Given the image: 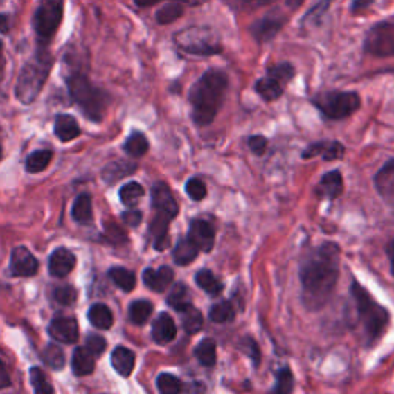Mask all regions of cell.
Listing matches in <instances>:
<instances>
[{
	"instance_id": "6da1fadb",
	"label": "cell",
	"mask_w": 394,
	"mask_h": 394,
	"mask_svg": "<svg viewBox=\"0 0 394 394\" xmlns=\"http://www.w3.org/2000/svg\"><path fill=\"white\" fill-rule=\"evenodd\" d=\"M341 269V248L325 242L310 251L301 265L302 302L310 311L322 310L331 299Z\"/></svg>"
},
{
	"instance_id": "7a4b0ae2",
	"label": "cell",
	"mask_w": 394,
	"mask_h": 394,
	"mask_svg": "<svg viewBox=\"0 0 394 394\" xmlns=\"http://www.w3.org/2000/svg\"><path fill=\"white\" fill-rule=\"evenodd\" d=\"M228 75L222 70L205 71L200 79L191 87L190 103L192 108L191 117L197 127H206L216 119L220 107L228 91Z\"/></svg>"
},
{
	"instance_id": "3957f363",
	"label": "cell",
	"mask_w": 394,
	"mask_h": 394,
	"mask_svg": "<svg viewBox=\"0 0 394 394\" xmlns=\"http://www.w3.org/2000/svg\"><path fill=\"white\" fill-rule=\"evenodd\" d=\"M350 292L356 302L357 317L364 331V342L366 347H373L384 337L386 328L390 327V313L373 299L371 294L356 279L352 280Z\"/></svg>"
},
{
	"instance_id": "277c9868",
	"label": "cell",
	"mask_w": 394,
	"mask_h": 394,
	"mask_svg": "<svg viewBox=\"0 0 394 394\" xmlns=\"http://www.w3.org/2000/svg\"><path fill=\"white\" fill-rule=\"evenodd\" d=\"M53 66V56L48 51V48L37 46V51L34 56L26 62L22 70H20L16 96L22 103H33L42 91L45 82L50 75Z\"/></svg>"
},
{
	"instance_id": "5b68a950",
	"label": "cell",
	"mask_w": 394,
	"mask_h": 394,
	"mask_svg": "<svg viewBox=\"0 0 394 394\" xmlns=\"http://www.w3.org/2000/svg\"><path fill=\"white\" fill-rule=\"evenodd\" d=\"M68 91L82 111L93 122H100L109 102L108 94L103 89L94 87L84 73H71L66 78Z\"/></svg>"
},
{
	"instance_id": "8992f818",
	"label": "cell",
	"mask_w": 394,
	"mask_h": 394,
	"mask_svg": "<svg viewBox=\"0 0 394 394\" xmlns=\"http://www.w3.org/2000/svg\"><path fill=\"white\" fill-rule=\"evenodd\" d=\"M176 45L192 56H214L222 51L219 34L210 26H190L174 36Z\"/></svg>"
},
{
	"instance_id": "52a82bcc",
	"label": "cell",
	"mask_w": 394,
	"mask_h": 394,
	"mask_svg": "<svg viewBox=\"0 0 394 394\" xmlns=\"http://www.w3.org/2000/svg\"><path fill=\"white\" fill-rule=\"evenodd\" d=\"M64 20V0H42L34 11L33 28L37 46L48 48Z\"/></svg>"
},
{
	"instance_id": "ba28073f",
	"label": "cell",
	"mask_w": 394,
	"mask_h": 394,
	"mask_svg": "<svg viewBox=\"0 0 394 394\" xmlns=\"http://www.w3.org/2000/svg\"><path fill=\"white\" fill-rule=\"evenodd\" d=\"M311 103L330 120H342L355 114L361 107V98L355 91H327L314 96Z\"/></svg>"
},
{
	"instance_id": "9c48e42d",
	"label": "cell",
	"mask_w": 394,
	"mask_h": 394,
	"mask_svg": "<svg viewBox=\"0 0 394 394\" xmlns=\"http://www.w3.org/2000/svg\"><path fill=\"white\" fill-rule=\"evenodd\" d=\"M365 51L376 57H394V24L380 22L366 33Z\"/></svg>"
},
{
	"instance_id": "30bf717a",
	"label": "cell",
	"mask_w": 394,
	"mask_h": 394,
	"mask_svg": "<svg viewBox=\"0 0 394 394\" xmlns=\"http://www.w3.org/2000/svg\"><path fill=\"white\" fill-rule=\"evenodd\" d=\"M287 22V16L282 15L280 11H269L268 15H265L262 19H259L258 22H254L251 25V34L253 37L258 40V42L264 44L269 42V40L276 37L282 26Z\"/></svg>"
},
{
	"instance_id": "8fae6325",
	"label": "cell",
	"mask_w": 394,
	"mask_h": 394,
	"mask_svg": "<svg viewBox=\"0 0 394 394\" xmlns=\"http://www.w3.org/2000/svg\"><path fill=\"white\" fill-rule=\"evenodd\" d=\"M11 274L16 278H31L37 273L39 262L26 247H16L11 253Z\"/></svg>"
},
{
	"instance_id": "7c38bea8",
	"label": "cell",
	"mask_w": 394,
	"mask_h": 394,
	"mask_svg": "<svg viewBox=\"0 0 394 394\" xmlns=\"http://www.w3.org/2000/svg\"><path fill=\"white\" fill-rule=\"evenodd\" d=\"M188 238L195 242L199 251L210 253L216 244V231L210 222L204 219H195L190 225Z\"/></svg>"
},
{
	"instance_id": "4fadbf2b",
	"label": "cell",
	"mask_w": 394,
	"mask_h": 394,
	"mask_svg": "<svg viewBox=\"0 0 394 394\" xmlns=\"http://www.w3.org/2000/svg\"><path fill=\"white\" fill-rule=\"evenodd\" d=\"M54 341L62 343H75L79 339V325L74 317H56L48 327Z\"/></svg>"
},
{
	"instance_id": "5bb4252c",
	"label": "cell",
	"mask_w": 394,
	"mask_h": 394,
	"mask_svg": "<svg viewBox=\"0 0 394 394\" xmlns=\"http://www.w3.org/2000/svg\"><path fill=\"white\" fill-rule=\"evenodd\" d=\"M151 204L153 208L159 213H165L174 219L179 214V205L174 196L170 190V186L163 182H157L151 190Z\"/></svg>"
},
{
	"instance_id": "9a60e30c",
	"label": "cell",
	"mask_w": 394,
	"mask_h": 394,
	"mask_svg": "<svg viewBox=\"0 0 394 394\" xmlns=\"http://www.w3.org/2000/svg\"><path fill=\"white\" fill-rule=\"evenodd\" d=\"M75 267V256L66 248L54 250L48 260V269L54 278H65Z\"/></svg>"
},
{
	"instance_id": "2e32d148",
	"label": "cell",
	"mask_w": 394,
	"mask_h": 394,
	"mask_svg": "<svg viewBox=\"0 0 394 394\" xmlns=\"http://www.w3.org/2000/svg\"><path fill=\"white\" fill-rule=\"evenodd\" d=\"M342 191H343V177L342 172L339 170L328 171L327 174L321 179V182L317 183L314 190L317 197L330 199V200L337 199L342 195Z\"/></svg>"
},
{
	"instance_id": "e0dca14e",
	"label": "cell",
	"mask_w": 394,
	"mask_h": 394,
	"mask_svg": "<svg viewBox=\"0 0 394 394\" xmlns=\"http://www.w3.org/2000/svg\"><path fill=\"white\" fill-rule=\"evenodd\" d=\"M376 190L386 204L394 206V159L386 162L375 177Z\"/></svg>"
},
{
	"instance_id": "ac0fdd59",
	"label": "cell",
	"mask_w": 394,
	"mask_h": 394,
	"mask_svg": "<svg viewBox=\"0 0 394 394\" xmlns=\"http://www.w3.org/2000/svg\"><path fill=\"white\" fill-rule=\"evenodd\" d=\"M142 278L145 285L150 289H153L156 293H163L174 280V271L170 267H161L159 269L147 268Z\"/></svg>"
},
{
	"instance_id": "d6986e66",
	"label": "cell",
	"mask_w": 394,
	"mask_h": 394,
	"mask_svg": "<svg viewBox=\"0 0 394 394\" xmlns=\"http://www.w3.org/2000/svg\"><path fill=\"white\" fill-rule=\"evenodd\" d=\"M153 339L159 345L170 343L177 336V327L168 313H161L153 322Z\"/></svg>"
},
{
	"instance_id": "ffe728a7",
	"label": "cell",
	"mask_w": 394,
	"mask_h": 394,
	"mask_svg": "<svg viewBox=\"0 0 394 394\" xmlns=\"http://www.w3.org/2000/svg\"><path fill=\"white\" fill-rule=\"evenodd\" d=\"M137 170V165L134 162H129V161H116L108 163L105 168L102 171V179L105 181L107 183L113 185L116 182L122 181L123 177L131 176L133 172Z\"/></svg>"
},
{
	"instance_id": "44dd1931",
	"label": "cell",
	"mask_w": 394,
	"mask_h": 394,
	"mask_svg": "<svg viewBox=\"0 0 394 394\" xmlns=\"http://www.w3.org/2000/svg\"><path fill=\"white\" fill-rule=\"evenodd\" d=\"M111 364L120 376L128 377L134 370L136 355L127 347H117L111 355Z\"/></svg>"
},
{
	"instance_id": "7402d4cb",
	"label": "cell",
	"mask_w": 394,
	"mask_h": 394,
	"mask_svg": "<svg viewBox=\"0 0 394 394\" xmlns=\"http://www.w3.org/2000/svg\"><path fill=\"white\" fill-rule=\"evenodd\" d=\"M54 133L62 142H70L80 134V127L73 116L60 114L54 123Z\"/></svg>"
},
{
	"instance_id": "603a6c76",
	"label": "cell",
	"mask_w": 394,
	"mask_h": 394,
	"mask_svg": "<svg viewBox=\"0 0 394 394\" xmlns=\"http://www.w3.org/2000/svg\"><path fill=\"white\" fill-rule=\"evenodd\" d=\"M94 356L89 352L87 348H75L73 352V361H71V366H73V373L75 376H88L91 375L94 371Z\"/></svg>"
},
{
	"instance_id": "cb8c5ba5",
	"label": "cell",
	"mask_w": 394,
	"mask_h": 394,
	"mask_svg": "<svg viewBox=\"0 0 394 394\" xmlns=\"http://www.w3.org/2000/svg\"><path fill=\"white\" fill-rule=\"evenodd\" d=\"M283 88L285 87H283L280 82H278L274 78H269V75L259 79L254 85L256 93H258L265 102L278 100L283 94Z\"/></svg>"
},
{
	"instance_id": "d4e9b609",
	"label": "cell",
	"mask_w": 394,
	"mask_h": 394,
	"mask_svg": "<svg viewBox=\"0 0 394 394\" xmlns=\"http://www.w3.org/2000/svg\"><path fill=\"white\" fill-rule=\"evenodd\" d=\"M181 317H182V325H183V330L186 334L190 336H195L197 334L200 330L204 327V316L200 311L190 303V305H186L185 308H182L181 311Z\"/></svg>"
},
{
	"instance_id": "484cf974",
	"label": "cell",
	"mask_w": 394,
	"mask_h": 394,
	"mask_svg": "<svg viewBox=\"0 0 394 394\" xmlns=\"http://www.w3.org/2000/svg\"><path fill=\"white\" fill-rule=\"evenodd\" d=\"M195 356L197 357L200 365L206 366V368H211V366H214L217 362L216 341L211 337H205L204 341H200L197 343V347L195 348Z\"/></svg>"
},
{
	"instance_id": "4316f807",
	"label": "cell",
	"mask_w": 394,
	"mask_h": 394,
	"mask_svg": "<svg viewBox=\"0 0 394 394\" xmlns=\"http://www.w3.org/2000/svg\"><path fill=\"white\" fill-rule=\"evenodd\" d=\"M197 254H199V248L190 238L179 240L177 245L174 247V250H172V258H174V262L177 265H182V267L191 264V262L197 258Z\"/></svg>"
},
{
	"instance_id": "83f0119b",
	"label": "cell",
	"mask_w": 394,
	"mask_h": 394,
	"mask_svg": "<svg viewBox=\"0 0 394 394\" xmlns=\"http://www.w3.org/2000/svg\"><path fill=\"white\" fill-rule=\"evenodd\" d=\"M73 219L80 225L93 222V200L89 195H80L73 204Z\"/></svg>"
},
{
	"instance_id": "f1b7e54d",
	"label": "cell",
	"mask_w": 394,
	"mask_h": 394,
	"mask_svg": "<svg viewBox=\"0 0 394 394\" xmlns=\"http://www.w3.org/2000/svg\"><path fill=\"white\" fill-rule=\"evenodd\" d=\"M88 319L96 328L109 330L113 327V313L105 303H94L88 311Z\"/></svg>"
},
{
	"instance_id": "f546056e",
	"label": "cell",
	"mask_w": 394,
	"mask_h": 394,
	"mask_svg": "<svg viewBox=\"0 0 394 394\" xmlns=\"http://www.w3.org/2000/svg\"><path fill=\"white\" fill-rule=\"evenodd\" d=\"M196 283L199 288H202L205 293H208L210 296H219L224 292V283L220 282L216 276H214L210 269H199L196 273Z\"/></svg>"
},
{
	"instance_id": "4dcf8cb0",
	"label": "cell",
	"mask_w": 394,
	"mask_h": 394,
	"mask_svg": "<svg viewBox=\"0 0 394 394\" xmlns=\"http://www.w3.org/2000/svg\"><path fill=\"white\" fill-rule=\"evenodd\" d=\"M183 8H185L183 3L179 2V0L163 5L156 11V22L161 25H168L176 22L179 17H182Z\"/></svg>"
},
{
	"instance_id": "1f68e13d",
	"label": "cell",
	"mask_w": 394,
	"mask_h": 394,
	"mask_svg": "<svg viewBox=\"0 0 394 394\" xmlns=\"http://www.w3.org/2000/svg\"><path fill=\"white\" fill-rule=\"evenodd\" d=\"M109 278L125 293L133 292L136 287V274L123 267H114L109 269Z\"/></svg>"
},
{
	"instance_id": "d6a6232c",
	"label": "cell",
	"mask_w": 394,
	"mask_h": 394,
	"mask_svg": "<svg viewBox=\"0 0 394 394\" xmlns=\"http://www.w3.org/2000/svg\"><path fill=\"white\" fill-rule=\"evenodd\" d=\"M167 302L171 308H174L177 311V313L182 308H185L186 305H190L191 303L190 292H188V288H186L185 283H182V282L174 283V287L171 288V292L167 297Z\"/></svg>"
},
{
	"instance_id": "836d02e7",
	"label": "cell",
	"mask_w": 394,
	"mask_h": 394,
	"mask_svg": "<svg viewBox=\"0 0 394 394\" xmlns=\"http://www.w3.org/2000/svg\"><path fill=\"white\" fill-rule=\"evenodd\" d=\"M129 321L136 325L147 323L153 314V303L148 301H136L129 305Z\"/></svg>"
},
{
	"instance_id": "e575fe53",
	"label": "cell",
	"mask_w": 394,
	"mask_h": 394,
	"mask_svg": "<svg viewBox=\"0 0 394 394\" xmlns=\"http://www.w3.org/2000/svg\"><path fill=\"white\" fill-rule=\"evenodd\" d=\"M234 317H236V310L231 305V302L228 301L214 303L210 308V319L216 323L233 322Z\"/></svg>"
},
{
	"instance_id": "d590c367",
	"label": "cell",
	"mask_w": 394,
	"mask_h": 394,
	"mask_svg": "<svg viewBox=\"0 0 394 394\" xmlns=\"http://www.w3.org/2000/svg\"><path fill=\"white\" fill-rule=\"evenodd\" d=\"M123 148H125L128 156L137 159V157H142V156L147 154V151L150 148V143H148L147 137H145L142 133H133L127 139L125 145H123Z\"/></svg>"
},
{
	"instance_id": "8d00e7d4",
	"label": "cell",
	"mask_w": 394,
	"mask_h": 394,
	"mask_svg": "<svg viewBox=\"0 0 394 394\" xmlns=\"http://www.w3.org/2000/svg\"><path fill=\"white\" fill-rule=\"evenodd\" d=\"M143 195H145L143 186L137 182H129L127 185H123L119 191L122 204L129 206V208H133V206L139 204Z\"/></svg>"
},
{
	"instance_id": "74e56055",
	"label": "cell",
	"mask_w": 394,
	"mask_h": 394,
	"mask_svg": "<svg viewBox=\"0 0 394 394\" xmlns=\"http://www.w3.org/2000/svg\"><path fill=\"white\" fill-rule=\"evenodd\" d=\"M53 159V151L50 150H40L33 153L28 159H26V171L31 172V174H36V172L44 171L48 165H50Z\"/></svg>"
},
{
	"instance_id": "f35d334b",
	"label": "cell",
	"mask_w": 394,
	"mask_h": 394,
	"mask_svg": "<svg viewBox=\"0 0 394 394\" xmlns=\"http://www.w3.org/2000/svg\"><path fill=\"white\" fill-rule=\"evenodd\" d=\"M294 390V376L289 366H282V368L276 373V386L274 393L278 394H289Z\"/></svg>"
},
{
	"instance_id": "ab89813d",
	"label": "cell",
	"mask_w": 394,
	"mask_h": 394,
	"mask_svg": "<svg viewBox=\"0 0 394 394\" xmlns=\"http://www.w3.org/2000/svg\"><path fill=\"white\" fill-rule=\"evenodd\" d=\"M157 390L162 394H179L183 391V384L182 380L174 375L162 373V375L157 377Z\"/></svg>"
},
{
	"instance_id": "60d3db41",
	"label": "cell",
	"mask_w": 394,
	"mask_h": 394,
	"mask_svg": "<svg viewBox=\"0 0 394 394\" xmlns=\"http://www.w3.org/2000/svg\"><path fill=\"white\" fill-rule=\"evenodd\" d=\"M44 362L53 370H62L65 366V352L59 345H48L44 351Z\"/></svg>"
},
{
	"instance_id": "b9f144b4",
	"label": "cell",
	"mask_w": 394,
	"mask_h": 394,
	"mask_svg": "<svg viewBox=\"0 0 394 394\" xmlns=\"http://www.w3.org/2000/svg\"><path fill=\"white\" fill-rule=\"evenodd\" d=\"M267 74L285 87L288 82L294 78V66L292 64H288V62H283V64L269 66Z\"/></svg>"
},
{
	"instance_id": "7bdbcfd3",
	"label": "cell",
	"mask_w": 394,
	"mask_h": 394,
	"mask_svg": "<svg viewBox=\"0 0 394 394\" xmlns=\"http://www.w3.org/2000/svg\"><path fill=\"white\" fill-rule=\"evenodd\" d=\"M30 379H31L33 390L36 393H42V394L54 393V388L51 386V384L48 382L45 373L40 370L39 366H33L30 371Z\"/></svg>"
},
{
	"instance_id": "ee69618b",
	"label": "cell",
	"mask_w": 394,
	"mask_h": 394,
	"mask_svg": "<svg viewBox=\"0 0 394 394\" xmlns=\"http://www.w3.org/2000/svg\"><path fill=\"white\" fill-rule=\"evenodd\" d=\"M185 191L186 195H188L192 200H196V202H200V200H204L206 197V185L202 179L199 177L190 179L185 185Z\"/></svg>"
},
{
	"instance_id": "f6af8a7d",
	"label": "cell",
	"mask_w": 394,
	"mask_h": 394,
	"mask_svg": "<svg viewBox=\"0 0 394 394\" xmlns=\"http://www.w3.org/2000/svg\"><path fill=\"white\" fill-rule=\"evenodd\" d=\"M105 239L113 245H122V244H127L128 236L122 226H119L114 222L111 224L108 222L105 225Z\"/></svg>"
},
{
	"instance_id": "bcb514c9",
	"label": "cell",
	"mask_w": 394,
	"mask_h": 394,
	"mask_svg": "<svg viewBox=\"0 0 394 394\" xmlns=\"http://www.w3.org/2000/svg\"><path fill=\"white\" fill-rule=\"evenodd\" d=\"M239 348L242 351H245L247 355L250 356L254 366H259V364H260V350H259L258 342H256L253 337H244V339H242V341L239 342Z\"/></svg>"
},
{
	"instance_id": "7dc6e473",
	"label": "cell",
	"mask_w": 394,
	"mask_h": 394,
	"mask_svg": "<svg viewBox=\"0 0 394 394\" xmlns=\"http://www.w3.org/2000/svg\"><path fill=\"white\" fill-rule=\"evenodd\" d=\"M75 297H78V293H75V289L70 285L57 287L54 289V299H56L60 305H73L75 302Z\"/></svg>"
},
{
	"instance_id": "c3c4849f",
	"label": "cell",
	"mask_w": 394,
	"mask_h": 394,
	"mask_svg": "<svg viewBox=\"0 0 394 394\" xmlns=\"http://www.w3.org/2000/svg\"><path fill=\"white\" fill-rule=\"evenodd\" d=\"M345 156V147L337 141H328L327 145V151H325L322 159L327 162H333V161H339Z\"/></svg>"
},
{
	"instance_id": "681fc988",
	"label": "cell",
	"mask_w": 394,
	"mask_h": 394,
	"mask_svg": "<svg viewBox=\"0 0 394 394\" xmlns=\"http://www.w3.org/2000/svg\"><path fill=\"white\" fill-rule=\"evenodd\" d=\"M87 350L93 356H100L107 350V341L99 334H91L87 337Z\"/></svg>"
},
{
	"instance_id": "f907efd6",
	"label": "cell",
	"mask_w": 394,
	"mask_h": 394,
	"mask_svg": "<svg viewBox=\"0 0 394 394\" xmlns=\"http://www.w3.org/2000/svg\"><path fill=\"white\" fill-rule=\"evenodd\" d=\"M248 147H250L253 154L264 156L267 153V148H268V141L265 139L264 136L254 134L250 137V139H248Z\"/></svg>"
},
{
	"instance_id": "816d5d0a",
	"label": "cell",
	"mask_w": 394,
	"mask_h": 394,
	"mask_svg": "<svg viewBox=\"0 0 394 394\" xmlns=\"http://www.w3.org/2000/svg\"><path fill=\"white\" fill-rule=\"evenodd\" d=\"M228 5H231L233 8H251V6L258 5H265L269 3L271 0H224Z\"/></svg>"
},
{
	"instance_id": "f5cc1de1",
	"label": "cell",
	"mask_w": 394,
	"mask_h": 394,
	"mask_svg": "<svg viewBox=\"0 0 394 394\" xmlns=\"http://www.w3.org/2000/svg\"><path fill=\"white\" fill-rule=\"evenodd\" d=\"M143 214L139 210H127L122 214V220L129 226H137L142 222Z\"/></svg>"
},
{
	"instance_id": "db71d44e",
	"label": "cell",
	"mask_w": 394,
	"mask_h": 394,
	"mask_svg": "<svg viewBox=\"0 0 394 394\" xmlns=\"http://www.w3.org/2000/svg\"><path fill=\"white\" fill-rule=\"evenodd\" d=\"M330 2H331V0H321V2L317 3L313 10L308 11V15H307L305 19H314V17L319 19L323 15V12L328 10Z\"/></svg>"
},
{
	"instance_id": "11a10c76",
	"label": "cell",
	"mask_w": 394,
	"mask_h": 394,
	"mask_svg": "<svg viewBox=\"0 0 394 394\" xmlns=\"http://www.w3.org/2000/svg\"><path fill=\"white\" fill-rule=\"evenodd\" d=\"M10 385H11V377H10L8 368H6V365L0 361V390H3Z\"/></svg>"
},
{
	"instance_id": "9f6ffc18",
	"label": "cell",
	"mask_w": 394,
	"mask_h": 394,
	"mask_svg": "<svg viewBox=\"0 0 394 394\" xmlns=\"http://www.w3.org/2000/svg\"><path fill=\"white\" fill-rule=\"evenodd\" d=\"M11 30V15L0 12V34H8Z\"/></svg>"
},
{
	"instance_id": "6f0895ef",
	"label": "cell",
	"mask_w": 394,
	"mask_h": 394,
	"mask_svg": "<svg viewBox=\"0 0 394 394\" xmlns=\"http://www.w3.org/2000/svg\"><path fill=\"white\" fill-rule=\"evenodd\" d=\"M373 2H375V0H352L350 8L352 12H359V11H364L368 8Z\"/></svg>"
},
{
	"instance_id": "680465c9",
	"label": "cell",
	"mask_w": 394,
	"mask_h": 394,
	"mask_svg": "<svg viewBox=\"0 0 394 394\" xmlns=\"http://www.w3.org/2000/svg\"><path fill=\"white\" fill-rule=\"evenodd\" d=\"M3 42L0 40V82L3 79L5 74V66H6V60H5V51H3Z\"/></svg>"
},
{
	"instance_id": "91938a15",
	"label": "cell",
	"mask_w": 394,
	"mask_h": 394,
	"mask_svg": "<svg viewBox=\"0 0 394 394\" xmlns=\"http://www.w3.org/2000/svg\"><path fill=\"white\" fill-rule=\"evenodd\" d=\"M386 254L390 258V267H391V273L394 276V239L391 240V244L386 247Z\"/></svg>"
},
{
	"instance_id": "94428289",
	"label": "cell",
	"mask_w": 394,
	"mask_h": 394,
	"mask_svg": "<svg viewBox=\"0 0 394 394\" xmlns=\"http://www.w3.org/2000/svg\"><path fill=\"white\" fill-rule=\"evenodd\" d=\"M159 2H162V0H134V3L139 6V8H147V6H153Z\"/></svg>"
},
{
	"instance_id": "6125c7cd",
	"label": "cell",
	"mask_w": 394,
	"mask_h": 394,
	"mask_svg": "<svg viewBox=\"0 0 394 394\" xmlns=\"http://www.w3.org/2000/svg\"><path fill=\"white\" fill-rule=\"evenodd\" d=\"M179 2H182L183 5H190V6H199V5L206 3L208 0H179Z\"/></svg>"
},
{
	"instance_id": "be15d7a7",
	"label": "cell",
	"mask_w": 394,
	"mask_h": 394,
	"mask_svg": "<svg viewBox=\"0 0 394 394\" xmlns=\"http://www.w3.org/2000/svg\"><path fill=\"white\" fill-rule=\"evenodd\" d=\"M303 3V0H287V6H289L292 10H297Z\"/></svg>"
},
{
	"instance_id": "e7e4bbea",
	"label": "cell",
	"mask_w": 394,
	"mask_h": 394,
	"mask_svg": "<svg viewBox=\"0 0 394 394\" xmlns=\"http://www.w3.org/2000/svg\"><path fill=\"white\" fill-rule=\"evenodd\" d=\"M0 157H2V148H0Z\"/></svg>"
}]
</instances>
